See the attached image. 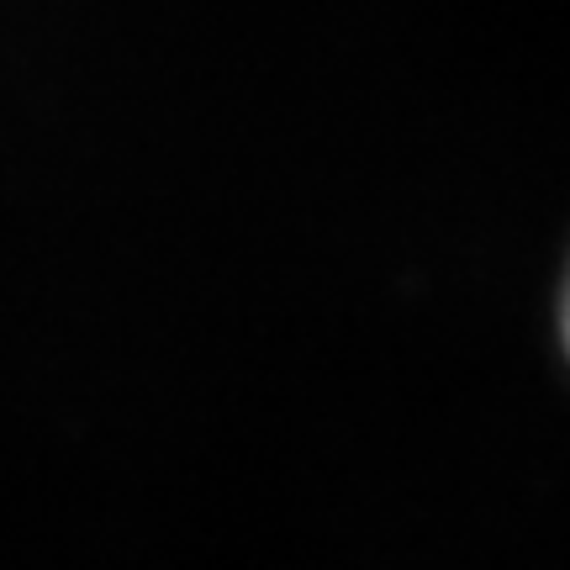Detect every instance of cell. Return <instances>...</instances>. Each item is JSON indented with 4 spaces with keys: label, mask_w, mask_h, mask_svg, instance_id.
<instances>
[{
    "label": "cell",
    "mask_w": 570,
    "mask_h": 570,
    "mask_svg": "<svg viewBox=\"0 0 570 570\" xmlns=\"http://www.w3.org/2000/svg\"><path fill=\"white\" fill-rule=\"evenodd\" d=\"M554 327H560V348L570 360V259H566V275H560V306H554Z\"/></svg>",
    "instance_id": "6da1fadb"
}]
</instances>
